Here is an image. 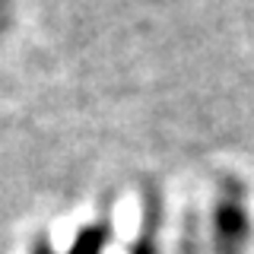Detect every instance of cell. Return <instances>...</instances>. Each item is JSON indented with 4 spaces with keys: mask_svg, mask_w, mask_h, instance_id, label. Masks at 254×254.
Returning <instances> with one entry per match:
<instances>
[{
    "mask_svg": "<svg viewBox=\"0 0 254 254\" xmlns=\"http://www.w3.org/2000/svg\"><path fill=\"white\" fill-rule=\"evenodd\" d=\"M216 235H219V251L222 254H235L245 242V232H248V222H245V213L238 210L235 200H222L219 203V216H216Z\"/></svg>",
    "mask_w": 254,
    "mask_h": 254,
    "instance_id": "6da1fadb",
    "label": "cell"
},
{
    "mask_svg": "<svg viewBox=\"0 0 254 254\" xmlns=\"http://www.w3.org/2000/svg\"><path fill=\"white\" fill-rule=\"evenodd\" d=\"M102 245H105V232L102 229H86L73 242L70 254H102Z\"/></svg>",
    "mask_w": 254,
    "mask_h": 254,
    "instance_id": "7a4b0ae2",
    "label": "cell"
}]
</instances>
